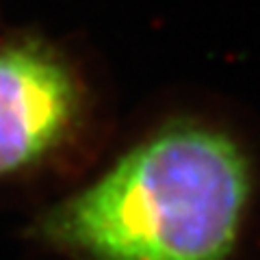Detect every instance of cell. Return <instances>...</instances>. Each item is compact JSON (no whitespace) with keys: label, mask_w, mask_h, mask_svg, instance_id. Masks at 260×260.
Instances as JSON below:
<instances>
[{"label":"cell","mask_w":260,"mask_h":260,"mask_svg":"<svg viewBox=\"0 0 260 260\" xmlns=\"http://www.w3.org/2000/svg\"><path fill=\"white\" fill-rule=\"evenodd\" d=\"M83 113L85 87L68 56L39 39L0 46V180L59 154Z\"/></svg>","instance_id":"7a4b0ae2"},{"label":"cell","mask_w":260,"mask_h":260,"mask_svg":"<svg viewBox=\"0 0 260 260\" xmlns=\"http://www.w3.org/2000/svg\"><path fill=\"white\" fill-rule=\"evenodd\" d=\"M32 232L76 260H258L260 126L228 100L178 107Z\"/></svg>","instance_id":"6da1fadb"}]
</instances>
